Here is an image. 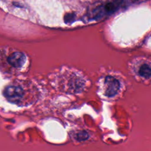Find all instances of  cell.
Wrapping results in <instances>:
<instances>
[{"instance_id":"1","label":"cell","mask_w":151,"mask_h":151,"mask_svg":"<svg viewBox=\"0 0 151 151\" xmlns=\"http://www.w3.org/2000/svg\"><path fill=\"white\" fill-rule=\"evenodd\" d=\"M3 94L9 101L15 104H21L24 99L25 91L19 86L9 85L4 88Z\"/></svg>"},{"instance_id":"2","label":"cell","mask_w":151,"mask_h":151,"mask_svg":"<svg viewBox=\"0 0 151 151\" xmlns=\"http://www.w3.org/2000/svg\"><path fill=\"white\" fill-rule=\"evenodd\" d=\"M105 95L109 97L115 96L120 88L119 81L111 76H107L105 78Z\"/></svg>"},{"instance_id":"3","label":"cell","mask_w":151,"mask_h":151,"mask_svg":"<svg viewBox=\"0 0 151 151\" xmlns=\"http://www.w3.org/2000/svg\"><path fill=\"white\" fill-rule=\"evenodd\" d=\"M7 61L13 67L21 68L26 61V56L23 52L16 51L9 55Z\"/></svg>"},{"instance_id":"4","label":"cell","mask_w":151,"mask_h":151,"mask_svg":"<svg viewBox=\"0 0 151 151\" xmlns=\"http://www.w3.org/2000/svg\"><path fill=\"white\" fill-rule=\"evenodd\" d=\"M124 0H113L107 3L103 7V11L106 14H111L119 9L123 4Z\"/></svg>"},{"instance_id":"5","label":"cell","mask_w":151,"mask_h":151,"mask_svg":"<svg viewBox=\"0 0 151 151\" xmlns=\"http://www.w3.org/2000/svg\"><path fill=\"white\" fill-rule=\"evenodd\" d=\"M139 74L145 78H149L151 76V67L147 64H143L139 70Z\"/></svg>"},{"instance_id":"6","label":"cell","mask_w":151,"mask_h":151,"mask_svg":"<svg viewBox=\"0 0 151 151\" xmlns=\"http://www.w3.org/2000/svg\"><path fill=\"white\" fill-rule=\"evenodd\" d=\"M77 137L78 140H84L88 138V136L86 132H81L77 134Z\"/></svg>"}]
</instances>
